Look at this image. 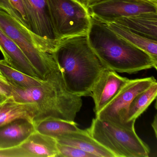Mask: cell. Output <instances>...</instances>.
Listing matches in <instances>:
<instances>
[{"mask_svg":"<svg viewBox=\"0 0 157 157\" xmlns=\"http://www.w3.org/2000/svg\"><path fill=\"white\" fill-rule=\"evenodd\" d=\"M128 80L113 71H103L94 85L90 95L94 102L95 114L114 98Z\"/></svg>","mask_w":157,"mask_h":157,"instance_id":"9","label":"cell"},{"mask_svg":"<svg viewBox=\"0 0 157 157\" xmlns=\"http://www.w3.org/2000/svg\"><path fill=\"white\" fill-rule=\"evenodd\" d=\"M13 8L16 11L22 23L30 30L29 22L22 0H9Z\"/></svg>","mask_w":157,"mask_h":157,"instance_id":"22","label":"cell"},{"mask_svg":"<svg viewBox=\"0 0 157 157\" xmlns=\"http://www.w3.org/2000/svg\"><path fill=\"white\" fill-rule=\"evenodd\" d=\"M105 23L118 35L148 54L157 62V41L144 37L115 23Z\"/></svg>","mask_w":157,"mask_h":157,"instance_id":"18","label":"cell"},{"mask_svg":"<svg viewBox=\"0 0 157 157\" xmlns=\"http://www.w3.org/2000/svg\"><path fill=\"white\" fill-rule=\"evenodd\" d=\"M86 129L115 157H148L149 155V147L139 137L135 128L119 126L95 117Z\"/></svg>","mask_w":157,"mask_h":157,"instance_id":"5","label":"cell"},{"mask_svg":"<svg viewBox=\"0 0 157 157\" xmlns=\"http://www.w3.org/2000/svg\"><path fill=\"white\" fill-rule=\"evenodd\" d=\"M151 126L153 128L154 130V133H155V136L157 138V114L155 115L154 117V119H153V122L151 123Z\"/></svg>","mask_w":157,"mask_h":157,"instance_id":"26","label":"cell"},{"mask_svg":"<svg viewBox=\"0 0 157 157\" xmlns=\"http://www.w3.org/2000/svg\"><path fill=\"white\" fill-rule=\"evenodd\" d=\"M87 36L90 45L108 69L128 74L152 68L157 69V62L148 54L91 15Z\"/></svg>","mask_w":157,"mask_h":157,"instance_id":"2","label":"cell"},{"mask_svg":"<svg viewBox=\"0 0 157 157\" xmlns=\"http://www.w3.org/2000/svg\"><path fill=\"white\" fill-rule=\"evenodd\" d=\"M155 82H157V81L153 77L129 79L114 98L95 114V117L119 126L135 128L129 127L125 122L129 105L138 94L148 88Z\"/></svg>","mask_w":157,"mask_h":157,"instance_id":"7","label":"cell"},{"mask_svg":"<svg viewBox=\"0 0 157 157\" xmlns=\"http://www.w3.org/2000/svg\"><path fill=\"white\" fill-rule=\"evenodd\" d=\"M0 157H25L19 146L10 148L0 149Z\"/></svg>","mask_w":157,"mask_h":157,"instance_id":"23","label":"cell"},{"mask_svg":"<svg viewBox=\"0 0 157 157\" xmlns=\"http://www.w3.org/2000/svg\"><path fill=\"white\" fill-rule=\"evenodd\" d=\"M147 1L151 2H154V3H157V0H145Z\"/></svg>","mask_w":157,"mask_h":157,"instance_id":"29","label":"cell"},{"mask_svg":"<svg viewBox=\"0 0 157 157\" xmlns=\"http://www.w3.org/2000/svg\"><path fill=\"white\" fill-rule=\"evenodd\" d=\"M26 157H58L56 139L36 131L19 146Z\"/></svg>","mask_w":157,"mask_h":157,"instance_id":"14","label":"cell"},{"mask_svg":"<svg viewBox=\"0 0 157 157\" xmlns=\"http://www.w3.org/2000/svg\"><path fill=\"white\" fill-rule=\"evenodd\" d=\"M157 95V82H155L135 97L129 105L125 118L126 123L129 127L135 128L137 118L146 111L152 102L156 99Z\"/></svg>","mask_w":157,"mask_h":157,"instance_id":"19","label":"cell"},{"mask_svg":"<svg viewBox=\"0 0 157 157\" xmlns=\"http://www.w3.org/2000/svg\"><path fill=\"white\" fill-rule=\"evenodd\" d=\"M113 22L144 37L157 41V13H146L121 17Z\"/></svg>","mask_w":157,"mask_h":157,"instance_id":"15","label":"cell"},{"mask_svg":"<svg viewBox=\"0 0 157 157\" xmlns=\"http://www.w3.org/2000/svg\"><path fill=\"white\" fill-rule=\"evenodd\" d=\"M35 131L34 123L22 118L0 126V149L20 146Z\"/></svg>","mask_w":157,"mask_h":157,"instance_id":"13","label":"cell"},{"mask_svg":"<svg viewBox=\"0 0 157 157\" xmlns=\"http://www.w3.org/2000/svg\"><path fill=\"white\" fill-rule=\"evenodd\" d=\"M0 50L4 60L10 66L31 77L42 80L21 49L1 30Z\"/></svg>","mask_w":157,"mask_h":157,"instance_id":"11","label":"cell"},{"mask_svg":"<svg viewBox=\"0 0 157 157\" xmlns=\"http://www.w3.org/2000/svg\"><path fill=\"white\" fill-rule=\"evenodd\" d=\"M56 140L58 143L71 146L95 155L96 157H115L110 151L100 144L86 129H80L62 134Z\"/></svg>","mask_w":157,"mask_h":157,"instance_id":"12","label":"cell"},{"mask_svg":"<svg viewBox=\"0 0 157 157\" xmlns=\"http://www.w3.org/2000/svg\"><path fill=\"white\" fill-rule=\"evenodd\" d=\"M12 87L15 101L36 104L38 111L34 121L49 116L74 121L82 106V97L66 88L59 66L41 85L27 89Z\"/></svg>","mask_w":157,"mask_h":157,"instance_id":"3","label":"cell"},{"mask_svg":"<svg viewBox=\"0 0 157 157\" xmlns=\"http://www.w3.org/2000/svg\"><path fill=\"white\" fill-rule=\"evenodd\" d=\"M78 1H79L81 2H82L83 3V0H78Z\"/></svg>","mask_w":157,"mask_h":157,"instance_id":"30","label":"cell"},{"mask_svg":"<svg viewBox=\"0 0 157 157\" xmlns=\"http://www.w3.org/2000/svg\"><path fill=\"white\" fill-rule=\"evenodd\" d=\"M68 90L90 96L97 80L106 67L90 45L87 34L62 38L54 54Z\"/></svg>","mask_w":157,"mask_h":157,"instance_id":"1","label":"cell"},{"mask_svg":"<svg viewBox=\"0 0 157 157\" xmlns=\"http://www.w3.org/2000/svg\"><path fill=\"white\" fill-rule=\"evenodd\" d=\"M51 22L59 39L86 35L91 24L88 7L78 0H46Z\"/></svg>","mask_w":157,"mask_h":157,"instance_id":"6","label":"cell"},{"mask_svg":"<svg viewBox=\"0 0 157 157\" xmlns=\"http://www.w3.org/2000/svg\"><path fill=\"white\" fill-rule=\"evenodd\" d=\"M34 124L36 131L56 139L64 133L79 129L74 121L51 116L35 121Z\"/></svg>","mask_w":157,"mask_h":157,"instance_id":"17","label":"cell"},{"mask_svg":"<svg viewBox=\"0 0 157 157\" xmlns=\"http://www.w3.org/2000/svg\"><path fill=\"white\" fill-rule=\"evenodd\" d=\"M0 94L12 97V87L10 83L0 74Z\"/></svg>","mask_w":157,"mask_h":157,"instance_id":"24","label":"cell"},{"mask_svg":"<svg viewBox=\"0 0 157 157\" xmlns=\"http://www.w3.org/2000/svg\"><path fill=\"white\" fill-rule=\"evenodd\" d=\"M101 1H102V0H83V3L87 7H88L90 5L98 2Z\"/></svg>","mask_w":157,"mask_h":157,"instance_id":"27","label":"cell"},{"mask_svg":"<svg viewBox=\"0 0 157 157\" xmlns=\"http://www.w3.org/2000/svg\"><path fill=\"white\" fill-rule=\"evenodd\" d=\"M0 30L21 49L43 80L58 67L54 54L61 39H47L36 34L1 9Z\"/></svg>","mask_w":157,"mask_h":157,"instance_id":"4","label":"cell"},{"mask_svg":"<svg viewBox=\"0 0 157 157\" xmlns=\"http://www.w3.org/2000/svg\"><path fill=\"white\" fill-rule=\"evenodd\" d=\"M0 74L10 83L20 89H27L41 85L43 80L36 78L10 66L4 59L0 60Z\"/></svg>","mask_w":157,"mask_h":157,"instance_id":"20","label":"cell"},{"mask_svg":"<svg viewBox=\"0 0 157 157\" xmlns=\"http://www.w3.org/2000/svg\"><path fill=\"white\" fill-rule=\"evenodd\" d=\"M91 16L104 23L146 13H157V3L145 0H102L88 7Z\"/></svg>","mask_w":157,"mask_h":157,"instance_id":"8","label":"cell"},{"mask_svg":"<svg viewBox=\"0 0 157 157\" xmlns=\"http://www.w3.org/2000/svg\"><path fill=\"white\" fill-rule=\"evenodd\" d=\"M30 30L44 38L59 40L49 14L46 0H22Z\"/></svg>","mask_w":157,"mask_h":157,"instance_id":"10","label":"cell"},{"mask_svg":"<svg viewBox=\"0 0 157 157\" xmlns=\"http://www.w3.org/2000/svg\"><path fill=\"white\" fill-rule=\"evenodd\" d=\"M37 111L35 103L20 102L10 97L0 105V126L21 118L34 123Z\"/></svg>","mask_w":157,"mask_h":157,"instance_id":"16","label":"cell"},{"mask_svg":"<svg viewBox=\"0 0 157 157\" xmlns=\"http://www.w3.org/2000/svg\"><path fill=\"white\" fill-rule=\"evenodd\" d=\"M58 157H96L95 155L71 146L57 142Z\"/></svg>","mask_w":157,"mask_h":157,"instance_id":"21","label":"cell"},{"mask_svg":"<svg viewBox=\"0 0 157 157\" xmlns=\"http://www.w3.org/2000/svg\"><path fill=\"white\" fill-rule=\"evenodd\" d=\"M10 97L3 95V94H0V105L6 101Z\"/></svg>","mask_w":157,"mask_h":157,"instance_id":"28","label":"cell"},{"mask_svg":"<svg viewBox=\"0 0 157 157\" xmlns=\"http://www.w3.org/2000/svg\"><path fill=\"white\" fill-rule=\"evenodd\" d=\"M0 9L4 10L21 23L16 11L13 8L9 0H0Z\"/></svg>","mask_w":157,"mask_h":157,"instance_id":"25","label":"cell"}]
</instances>
